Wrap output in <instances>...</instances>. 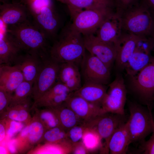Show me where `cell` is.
<instances>
[{"mask_svg":"<svg viewBox=\"0 0 154 154\" xmlns=\"http://www.w3.org/2000/svg\"><path fill=\"white\" fill-rule=\"evenodd\" d=\"M86 52L82 35L69 23L62 28L50 47L49 56L59 64L73 62L78 65Z\"/></svg>","mask_w":154,"mask_h":154,"instance_id":"cell-1","label":"cell"},{"mask_svg":"<svg viewBox=\"0 0 154 154\" xmlns=\"http://www.w3.org/2000/svg\"><path fill=\"white\" fill-rule=\"evenodd\" d=\"M6 31L13 37L23 50L37 54L42 58L49 56L50 47L47 39L29 20L18 25L7 27Z\"/></svg>","mask_w":154,"mask_h":154,"instance_id":"cell-2","label":"cell"},{"mask_svg":"<svg viewBox=\"0 0 154 154\" xmlns=\"http://www.w3.org/2000/svg\"><path fill=\"white\" fill-rule=\"evenodd\" d=\"M130 116L126 121L131 143L141 142L152 133L154 121L151 106L147 109L132 103L129 107Z\"/></svg>","mask_w":154,"mask_h":154,"instance_id":"cell-3","label":"cell"},{"mask_svg":"<svg viewBox=\"0 0 154 154\" xmlns=\"http://www.w3.org/2000/svg\"><path fill=\"white\" fill-rule=\"evenodd\" d=\"M121 16L123 31L137 36H148L153 17L141 3L139 2L125 11Z\"/></svg>","mask_w":154,"mask_h":154,"instance_id":"cell-4","label":"cell"},{"mask_svg":"<svg viewBox=\"0 0 154 154\" xmlns=\"http://www.w3.org/2000/svg\"><path fill=\"white\" fill-rule=\"evenodd\" d=\"M113 9L105 7L82 10L72 17L70 27L83 36L94 34L104 20L114 11Z\"/></svg>","mask_w":154,"mask_h":154,"instance_id":"cell-5","label":"cell"},{"mask_svg":"<svg viewBox=\"0 0 154 154\" xmlns=\"http://www.w3.org/2000/svg\"><path fill=\"white\" fill-rule=\"evenodd\" d=\"M127 91L122 76L118 74L109 85V88L102 101L101 108L103 113L125 115L124 107Z\"/></svg>","mask_w":154,"mask_h":154,"instance_id":"cell-6","label":"cell"},{"mask_svg":"<svg viewBox=\"0 0 154 154\" xmlns=\"http://www.w3.org/2000/svg\"><path fill=\"white\" fill-rule=\"evenodd\" d=\"M124 115L105 113L85 124L86 128L96 132L105 141L102 153H109L108 144L112 135L121 125L125 123Z\"/></svg>","mask_w":154,"mask_h":154,"instance_id":"cell-7","label":"cell"},{"mask_svg":"<svg viewBox=\"0 0 154 154\" xmlns=\"http://www.w3.org/2000/svg\"><path fill=\"white\" fill-rule=\"evenodd\" d=\"M81 75L84 82L106 85L111 77L110 69L95 56L86 52L80 64Z\"/></svg>","mask_w":154,"mask_h":154,"instance_id":"cell-8","label":"cell"},{"mask_svg":"<svg viewBox=\"0 0 154 154\" xmlns=\"http://www.w3.org/2000/svg\"><path fill=\"white\" fill-rule=\"evenodd\" d=\"M130 84L132 90L150 106L154 96V56L143 69L130 77Z\"/></svg>","mask_w":154,"mask_h":154,"instance_id":"cell-9","label":"cell"},{"mask_svg":"<svg viewBox=\"0 0 154 154\" xmlns=\"http://www.w3.org/2000/svg\"><path fill=\"white\" fill-rule=\"evenodd\" d=\"M59 65L49 56L44 58L42 66L33 84L31 97L34 102L56 82Z\"/></svg>","mask_w":154,"mask_h":154,"instance_id":"cell-10","label":"cell"},{"mask_svg":"<svg viewBox=\"0 0 154 154\" xmlns=\"http://www.w3.org/2000/svg\"><path fill=\"white\" fill-rule=\"evenodd\" d=\"M33 24L43 34L48 40L56 39L61 27L60 17L54 9V6L45 7L33 17Z\"/></svg>","mask_w":154,"mask_h":154,"instance_id":"cell-11","label":"cell"},{"mask_svg":"<svg viewBox=\"0 0 154 154\" xmlns=\"http://www.w3.org/2000/svg\"><path fill=\"white\" fill-rule=\"evenodd\" d=\"M82 36L86 50L97 57L111 69L116 56L115 44L102 41L94 34Z\"/></svg>","mask_w":154,"mask_h":154,"instance_id":"cell-12","label":"cell"},{"mask_svg":"<svg viewBox=\"0 0 154 154\" xmlns=\"http://www.w3.org/2000/svg\"><path fill=\"white\" fill-rule=\"evenodd\" d=\"M65 103L85 124L103 114L100 106L91 103L73 92Z\"/></svg>","mask_w":154,"mask_h":154,"instance_id":"cell-13","label":"cell"},{"mask_svg":"<svg viewBox=\"0 0 154 154\" xmlns=\"http://www.w3.org/2000/svg\"><path fill=\"white\" fill-rule=\"evenodd\" d=\"M73 92L63 84L57 81L34 102L33 107L55 108L64 103Z\"/></svg>","mask_w":154,"mask_h":154,"instance_id":"cell-14","label":"cell"},{"mask_svg":"<svg viewBox=\"0 0 154 154\" xmlns=\"http://www.w3.org/2000/svg\"><path fill=\"white\" fill-rule=\"evenodd\" d=\"M122 32L121 16L114 11L101 24L96 36L102 41L115 44Z\"/></svg>","mask_w":154,"mask_h":154,"instance_id":"cell-15","label":"cell"},{"mask_svg":"<svg viewBox=\"0 0 154 154\" xmlns=\"http://www.w3.org/2000/svg\"><path fill=\"white\" fill-rule=\"evenodd\" d=\"M29 14L26 5L19 2L2 3L0 5V20L7 27L28 20Z\"/></svg>","mask_w":154,"mask_h":154,"instance_id":"cell-16","label":"cell"},{"mask_svg":"<svg viewBox=\"0 0 154 154\" xmlns=\"http://www.w3.org/2000/svg\"><path fill=\"white\" fill-rule=\"evenodd\" d=\"M38 55L28 53L20 54L13 65L21 72L24 80L33 84L42 66L43 59Z\"/></svg>","mask_w":154,"mask_h":154,"instance_id":"cell-17","label":"cell"},{"mask_svg":"<svg viewBox=\"0 0 154 154\" xmlns=\"http://www.w3.org/2000/svg\"><path fill=\"white\" fill-rule=\"evenodd\" d=\"M137 38V35L123 31L115 44L116 50L115 61L118 68L124 69L127 62L135 50Z\"/></svg>","mask_w":154,"mask_h":154,"instance_id":"cell-18","label":"cell"},{"mask_svg":"<svg viewBox=\"0 0 154 154\" xmlns=\"http://www.w3.org/2000/svg\"><path fill=\"white\" fill-rule=\"evenodd\" d=\"M1 35L0 65H11L14 64L23 50L13 37L6 31Z\"/></svg>","mask_w":154,"mask_h":154,"instance_id":"cell-19","label":"cell"},{"mask_svg":"<svg viewBox=\"0 0 154 154\" xmlns=\"http://www.w3.org/2000/svg\"><path fill=\"white\" fill-rule=\"evenodd\" d=\"M57 80L64 84L72 92L81 86V75L78 65L73 62L60 64Z\"/></svg>","mask_w":154,"mask_h":154,"instance_id":"cell-20","label":"cell"},{"mask_svg":"<svg viewBox=\"0 0 154 154\" xmlns=\"http://www.w3.org/2000/svg\"><path fill=\"white\" fill-rule=\"evenodd\" d=\"M24 80L21 72L15 65H0V88L12 94Z\"/></svg>","mask_w":154,"mask_h":154,"instance_id":"cell-21","label":"cell"},{"mask_svg":"<svg viewBox=\"0 0 154 154\" xmlns=\"http://www.w3.org/2000/svg\"><path fill=\"white\" fill-rule=\"evenodd\" d=\"M131 141L126 122L122 124L111 137L108 144L109 152L112 154H125Z\"/></svg>","mask_w":154,"mask_h":154,"instance_id":"cell-22","label":"cell"},{"mask_svg":"<svg viewBox=\"0 0 154 154\" xmlns=\"http://www.w3.org/2000/svg\"><path fill=\"white\" fill-rule=\"evenodd\" d=\"M107 92L105 85L86 82L78 90L73 93L91 103L101 106Z\"/></svg>","mask_w":154,"mask_h":154,"instance_id":"cell-23","label":"cell"},{"mask_svg":"<svg viewBox=\"0 0 154 154\" xmlns=\"http://www.w3.org/2000/svg\"><path fill=\"white\" fill-rule=\"evenodd\" d=\"M66 4L72 17L82 10L102 7L114 8V0H54Z\"/></svg>","mask_w":154,"mask_h":154,"instance_id":"cell-24","label":"cell"},{"mask_svg":"<svg viewBox=\"0 0 154 154\" xmlns=\"http://www.w3.org/2000/svg\"><path fill=\"white\" fill-rule=\"evenodd\" d=\"M152 56L151 53L135 49L124 68L127 75L130 77L136 74L148 64Z\"/></svg>","mask_w":154,"mask_h":154,"instance_id":"cell-25","label":"cell"},{"mask_svg":"<svg viewBox=\"0 0 154 154\" xmlns=\"http://www.w3.org/2000/svg\"><path fill=\"white\" fill-rule=\"evenodd\" d=\"M52 109L57 115L60 126L66 132L76 125L84 123L65 102Z\"/></svg>","mask_w":154,"mask_h":154,"instance_id":"cell-26","label":"cell"},{"mask_svg":"<svg viewBox=\"0 0 154 154\" xmlns=\"http://www.w3.org/2000/svg\"><path fill=\"white\" fill-rule=\"evenodd\" d=\"M29 100L23 103L10 105L5 112L3 115L10 120L20 122H26L29 120L30 115L28 109Z\"/></svg>","mask_w":154,"mask_h":154,"instance_id":"cell-27","label":"cell"},{"mask_svg":"<svg viewBox=\"0 0 154 154\" xmlns=\"http://www.w3.org/2000/svg\"><path fill=\"white\" fill-rule=\"evenodd\" d=\"M33 86V83L24 80L11 94L10 105L19 104L29 100V97L32 96Z\"/></svg>","mask_w":154,"mask_h":154,"instance_id":"cell-28","label":"cell"},{"mask_svg":"<svg viewBox=\"0 0 154 154\" xmlns=\"http://www.w3.org/2000/svg\"><path fill=\"white\" fill-rule=\"evenodd\" d=\"M28 131L26 137L31 144L38 143L42 139L46 130L42 123L35 116L28 125Z\"/></svg>","mask_w":154,"mask_h":154,"instance_id":"cell-29","label":"cell"},{"mask_svg":"<svg viewBox=\"0 0 154 154\" xmlns=\"http://www.w3.org/2000/svg\"><path fill=\"white\" fill-rule=\"evenodd\" d=\"M102 139L93 130L86 128L84 130L82 141L88 151H93L103 148Z\"/></svg>","mask_w":154,"mask_h":154,"instance_id":"cell-30","label":"cell"},{"mask_svg":"<svg viewBox=\"0 0 154 154\" xmlns=\"http://www.w3.org/2000/svg\"><path fill=\"white\" fill-rule=\"evenodd\" d=\"M46 108L38 111L35 116L42 123L46 130L60 126L58 118L54 110Z\"/></svg>","mask_w":154,"mask_h":154,"instance_id":"cell-31","label":"cell"},{"mask_svg":"<svg viewBox=\"0 0 154 154\" xmlns=\"http://www.w3.org/2000/svg\"><path fill=\"white\" fill-rule=\"evenodd\" d=\"M42 139L47 143H57L67 139L66 131L60 126L45 130Z\"/></svg>","mask_w":154,"mask_h":154,"instance_id":"cell-32","label":"cell"},{"mask_svg":"<svg viewBox=\"0 0 154 154\" xmlns=\"http://www.w3.org/2000/svg\"><path fill=\"white\" fill-rule=\"evenodd\" d=\"M53 0H30L26 5L32 17L38 14L44 7L54 6Z\"/></svg>","mask_w":154,"mask_h":154,"instance_id":"cell-33","label":"cell"},{"mask_svg":"<svg viewBox=\"0 0 154 154\" xmlns=\"http://www.w3.org/2000/svg\"><path fill=\"white\" fill-rule=\"evenodd\" d=\"M84 123L76 125L66 132L67 139L72 145L82 140L85 129Z\"/></svg>","mask_w":154,"mask_h":154,"instance_id":"cell-34","label":"cell"},{"mask_svg":"<svg viewBox=\"0 0 154 154\" xmlns=\"http://www.w3.org/2000/svg\"><path fill=\"white\" fill-rule=\"evenodd\" d=\"M137 36L135 49L147 53H151V52L153 50V48L149 37L144 35Z\"/></svg>","mask_w":154,"mask_h":154,"instance_id":"cell-35","label":"cell"},{"mask_svg":"<svg viewBox=\"0 0 154 154\" xmlns=\"http://www.w3.org/2000/svg\"><path fill=\"white\" fill-rule=\"evenodd\" d=\"M139 0H114L115 11L121 16L126 10L137 5Z\"/></svg>","mask_w":154,"mask_h":154,"instance_id":"cell-36","label":"cell"},{"mask_svg":"<svg viewBox=\"0 0 154 154\" xmlns=\"http://www.w3.org/2000/svg\"><path fill=\"white\" fill-rule=\"evenodd\" d=\"M11 94L0 88V112L1 115L5 112L11 100Z\"/></svg>","mask_w":154,"mask_h":154,"instance_id":"cell-37","label":"cell"},{"mask_svg":"<svg viewBox=\"0 0 154 154\" xmlns=\"http://www.w3.org/2000/svg\"><path fill=\"white\" fill-rule=\"evenodd\" d=\"M151 136L147 141L141 143V151L143 154H154V121Z\"/></svg>","mask_w":154,"mask_h":154,"instance_id":"cell-38","label":"cell"},{"mask_svg":"<svg viewBox=\"0 0 154 154\" xmlns=\"http://www.w3.org/2000/svg\"><path fill=\"white\" fill-rule=\"evenodd\" d=\"M88 150L82 141L72 145L71 152L75 154H84L88 153Z\"/></svg>","mask_w":154,"mask_h":154,"instance_id":"cell-39","label":"cell"},{"mask_svg":"<svg viewBox=\"0 0 154 154\" xmlns=\"http://www.w3.org/2000/svg\"><path fill=\"white\" fill-rule=\"evenodd\" d=\"M139 2L147 8L152 15H154V0H140Z\"/></svg>","mask_w":154,"mask_h":154,"instance_id":"cell-40","label":"cell"},{"mask_svg":"<svg viewBox=\"0 0 154 154\" xmlns=\"http://www.w3.org/2000/svg\"><path fill=\"white\" fill-rule=\"evenodd\" d=\"M6 129L5 125L2 121L0 123V141H2L4 139L6 136Z\"/></svg>","mask_w":154,"mask_h":154,"instance_id":"cell-41","label":"cell"},{"mask_svg":"<svg viewBox=\"0 0 154 154\" xmlns=\"http://www.w3.org/2000/svg\"><path fill=\"white\" fill-rule=\"evenodd\" d=\"M153 17V21L151 29L148 36L152 43L154 50V15Z\"/></svg>","mask_w":154,"mask_h":154,"instance_id":"cell-42","label":"cell"},{"mask_svg":"<svg viewBox=\"0 0 154 154\" xmlns=\"http://www.w3.org/2000/svg\"><path fill=\"white\" fill-rule=\"evenodd\" d=\"M10 0L12 1V2H17L15 1V0H0V1L2 3H11L9 2Z\"/></svg>","mask_w":154,"mask_h":154,"instance_id":"cell-43","label":"cell"},{"mask_svg":"<svg viewBox=\"0 0 154 154\" xmlns=\"http://www.w3.org/2000/svg\"><path fill=\"white\" fill-rule=\"evenodd\" d=\"M30 0H19V2L25 5Z\"/></svg>","mask_w":154,"mask_h":154,"instance_id":"cell-44","label":"cell"},{"mask_svg":"<svg viewBox=\"0 0 154 154\" xmlns=\"http://www.w3.org/2000/svg\"><path fill=\"white\" fill-rule=\"evenodd\" d=\"M152 100H153V101H154V96L153 97V98H152Z\"/></svg>","mask_w":154,"mask_h":154,"instance_id":"cell-45","label":"cell"}]
</instances>
